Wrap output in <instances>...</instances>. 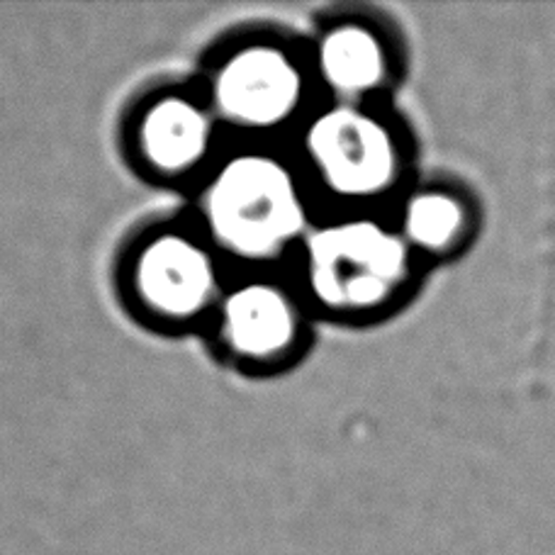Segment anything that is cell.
Listing matches in <instances>:
<instances>
[{
  "label": "cell",
  "instance_id": "1",
  "mask_svg": "<svg viewBox=\"0 0 555 555\" xmlns=\"http://www.w3.org/2000/svg\"><path fill=\"white\" fill-rule=\"evenodd\" d=\"M310 210L291 166L273 154L227 158L203 193V224L222 251L269 261L305 242Z\"/></svg>",
  "mask_w": 555,
  "mask_h": 555
},
{
  "label": "cell",
  "instance_id": "2",
  "mask_svg": "<svg viewBox=\"0 0 555 555\" xmlns=\"http://www.w3.org/2000/svg\"><path fill=\"white\" fill-rule=\"evenodd\" d=\"M400 242L365 220L330 222L302 242L307 293L330 312H361L383 302L400 281Z\"/></svg>",
  "mask_w": 555,
  "mask_h": 555
},
{
  "label": "cell",
  "instance_id": "3",
  "mask_svg": "<svg viewBox=\"0 0 555 555\" xmlns=\"http://www.w3.org/2000/svg\"><path fill=\"white\" fill-rule=\"evenodd\" d=\"M305 76L283 47L256 42L227 54L210 78L207 105L217 120L240 130L266 132L285 125L300 111Z\"/></svg>",
  "mask_w": 555,
  "mask_h": 555
},
{
  "label": "cell",
  "instance_id": "4",
  "mask_svg": "<svg viewBox=\"0 0 555 555\" xmlns=\"http://www.w3.org/2000/svg\"><path fill=\"white\" fill-rule=\"evenodd\" d=\"M302 146L320 183L336 197H369L390 183L395 144L373 115L334 105L307 125Z\"/></svg>",
  "mask_w": 555,
  "mask_h": 555
},
{
  "label": "cell",
  "instance_id": "5",
  "mask_svg": "<svg viewBox=\"0 0 555 555\" xmlns=\"http://www.w3.org/2000/svg\"><path fill=\"white\" fill-rule=\"evenodd\" d=\"M132 287L149 312L185 322L210 310L220 275L212 251L197 236L158 232L134 254Z\"/></svg>",
  "mask_w": 555,
  "mask_h": 555
},
{
  "label": "cell",
  "instance_id": "6",
  "mask_svg": "<svg viewBox=\"0 0 555 555\" xmlns=\"http://www.w3.org/2000/svg\"><path fill=\"white\" fill-rule=\"evenodd\" d=\"M224 344L246 361H273L291 351L300 332L295 300L273 283H244L220 307Z\"/></svg>",
  "mask_w": 555,
  "mask_h": 555
},
{
  "label": "cell",
  "instance_id": "7",
  "mask_svg": "<svg viewBox=\"0 0 555 555\" xmlns=\"http://www.w3.org/2000/svg\"><path fill=\"white\" fill-rule=\"evenodd\" d=\"M137 142L154 171L166 176L193 171L205 162L215 142L212 107L183 93L156 98L139 117Z\"/></svg>",
  "mask_w": 555,
  "mask_h": 555
},
{
  "label": "cell",
  "instance_id": "8",
  "mask_svg": "<svg viewBox=\"0 0 555 555\" xmlns=\"http://www.w3.org/2000/svg\"><path fill=\"white\" fill-rule=\"evenodd\" d=\"M317 74L336 95H361L380 83L385 54L371 29L334 25L324 33L314 54Z\"/></svg>",
  "mask_w": 555,
  "mask_h": 555
},
{
  "label": "cell",
  "instance_id": "9",
  "mask_svg": "<svg viewBox=\"0 0 555 555\" xmlns=\"http://www.w3.org/2000/svg\"><path fill=\"white\" fill-rule=\"evenodd\" d=\"M459 227V210L451 201L439 195H426L414 201L408 212V232L420 244L439 246Z\"/></svg>",
  "mask_w": 555,
  "mask_h": 555
}]
</instances>
